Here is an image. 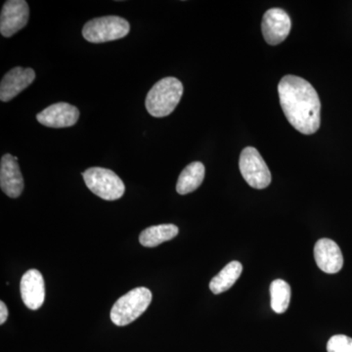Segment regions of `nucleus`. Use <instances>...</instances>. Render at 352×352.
Returning <instances> with one entry per match:
<instances>
[{
  "label": "nucleus",
  "mask_w": 352,
  "mask_h": 352,
  "mask_svg": "<svg viewBox=\"0 0 352 352\" xmlns=\"http://www.w3.org/2000/svg\"><path fill=\"white\" fill-rule=\"evenodd\" d=\"M280 103L289 124L310 135L320 127L321 103L315 88L296 76H285L278 85Z\"/></svg>",
  "instance_id": "1"
},
{
  "label": "nucleus",
  "mask_w": 352,
  "mask_h": 352,
  "mask_svg": "<svg viewBox=\"0 0 352 352\" xmlns=\"http://www.w3.org/2000/svg\"><path fill=\"white\" fill-rule=\"evenodd\" d=\"M182 94L183 85L179 80L173 76L164 78L148 92L146 109L153 117H166L175 110Z\"/></svg>",
  "instance_id": "2"
},
{
  "label": "nucleus",
  "mask_w": 352,
  "mask_h": 352,
  "mask_svg": "<svg viewBox=\"0 0 352 352\" xmlns=\"http://www.w3.org/2000/svg\"><path fill=\"white\" fill-rule=\"evenodd\" d=\"M152 302V293L145 287L131 289L116 302L111 310V320L119 327L129 325L141 316Z\"/></svg>",
  "instance_id": "3"
},
{
  "label": "nucleus",
  "mask_w": 352,
  "mask_h": 352,
  "mask_svg": "<svg viewBox=\"0 0 352 352\" xmlns=\"http://www.w3.org/2000/svg\"><path fill=\"white\" fill-rule=\"evenodd\" d=\"M131 25L124 18L105 16L88 21L82 29L83 38L91 43H103L126 38Z\"/></svg>",
  "instance_id": "4"
},
{
  "label": "nucleus",
  "mask_w": 352,
  "mask_h": 352,
  "mask_svg": "<svg viewBox=\"0 0 352 352\" xmlns=\"http://www.w3.org/2000/svg\"><path fill=\"white\" fill-rule=\"evenodd\" d=\"M82 176L87 188L103 200H119L126 191L122 180L108 168H87Z\"/></svg>",
  "instance_id": "5"
},
{
  "label": "nucleus",
  "mask_w": 352,
  "mask_h": 352,
  "mask_svg": "<svg viewBox=\"0 0 352 352\" xmlns=\"http://www.w3.org/2000/svg\"><path fill=\"white\" fill-rule=\"evenodd\" d=\"M239 168L245 182L254 189H264L271 183L267 164L254 147H247L241 153Z\"/></svg>",
  "instance_id": "6"
},
{
  "label": "nucleus",
  "mask_w": 352,
  "mask_h": 352,
  "mask_svg": "<svg viewBox=\"0 0 352 352\" xmlns=\"http://www.w3.org/2000/svg\"><path fill=\"white\" fill-rule=\"evenodd\" d=\"M292 23L286 11L280 8H271L266 11L261 23V31L266 43L277 45L288 38Z\"/></svg>",
  "instance_id": "7"
},
{
  "label": "nucleus",
  "mask_w": 352,
  "mask_h": 352,
  "mask_svg": "<svg viewBox=\"0 0 352 352\" xmlns=\"http://www.w3.org/2000/svg\"><path fill=\"white\" fill-rule=\"evenodd\" d=\"M30 8L24 0H9L3 4L0 17V32L10 38L29 22Z\"/></svg>",
  "instance_id": "8"
},
{
  "label": "nucleus",
  "mask_w": 352,
  "mask_h": 352,
  "mask_svg": "<svg viewBox=\"0 0 352 352\" xmlns=\"http://www.w3.org/2000/svg\"><path fill=\"white\" fill-rule=\"evenodd\" d=\"M78 118H80L78 109L64 102L53 104L36 116V120L39 124L53 127V129L75 126Z\"/></svg>",
  "instance_id": "9"
},
{
  "label": "nucleus",
  "mask_w": 352,
  "mask_h": 352,
  "mask_svg": "<svg viewBox=\"0 0 352 352\" xmlns=\"http://www.w3.org/2000/svg\"><path fill=\"white\" fill-rule=\"evenodd\" d=\"M36 80V73L31 68L16 67L2 78L0 83V100L8 102L15 98L23 90L30 87Z\"/></svg>",
  "instance_id": "10"
},
{
  "label": "nucleus",
  "mask_w": 352,
  "mask_h": 352,
  "mask_svg": "<svg viewBox=\"0 0 352 352\" xmlns=\"http://www.w3.org/2000/svg\"><path fill=\"white\" fill-rule=\"evenodd\" d=\"M314 258L317 266L328 274L339 272L344 266V256L339 245L327 238L317 241L314 247Z\"/></svg>",
  "instance_id": "11"
},
{
  "label": "nucleus",
  "mask_w": 352,
  "mask_h": 352,
  "mask_svg": "<svg viewBox=\"0 0 352 352\" xmlns=\"http://www.w3.org/2000/svg\"><path fill=\"white\" fill-rule=\"evenodd\" d=\"M0 186L10 198H18L24 190V178L15 157L4 155L0 164Z\"/></svg>",
  "instance_id": "12"
},
{
  "label": "nucleus",
  "mask_w": 352,
  "mask_h": 352,
  "mask_svg": "<svg viewBox=\"0 0 352 352\" xmlns=\"http://www.w3.org/2000/svg\"><path fill=\"white\" fill-rule=\"evenodd\" d=\"M21 296L25 307L36 310L43 305L45 285L41 273L36 270L27 271L21 280Z\"/></svg>",
  "instance_id": "13"
},
{
  "label": "nucleus",
  "mask_w": 352,
  "mask_h": 352,
  "mask_svg": "<svg viewBox=\"0 0 352 352\" xmlns=\"http://www.w3.org/2000/svg\"><path fill=\"white\" fill-rule=\"evenodd\" d=\"M205 166L200 162H194L188 164L182 173H180L177 183H176V191L180 195H187L192 193L201 186L205 178Z\"/></svg>",
  "instance_id": "14"
},
{
  "label": "nucleus",
  "mask_w": 352,
  "mask_h": 352,
  "mask_svg": "<svg viewBox=\"0 0 352 352\" xmlns=\"http://www.w3.org/2000/svg\"><path fill=\"white\" fill-rule=\"evenodd\" d=\"M178 227L175 224H161L145 229L139 236V242L144 247L155 248L173 240L178 235Z\"/></svg>",
  "instance_id": "15"
},
{
  "label": "nucleus",
  "mask_w": 352,
  "mask_h": 352,
  "mask_svg": "<svg viewBox=\"0 0 352 352\" xmlns=\"http://www.w3.org/2000/svg\"><path fill=\"white\" fill-rule=\"evenodd\" d=\"M243 266L239 261H231L227 264L217 276L212 278L210 283V289L214 295H219L223 292L228 291L236 283L241 274Z\"/></svg>",
  "instance_id": "16"
},
{
  "label": "nucleus",
  "mask_w": 352,
  "mask_h": 352,
  "mask_svg": "<svg viewBox=\"0 0 352 352\" xmlns=\"http://www.w3.org/2000/svg\"><path fill=\"white\" fill-rule=\"evenodd\" d=\"M291 287L284 280H274L270 285L271 307L278 314L287 311L291 300Z\"/></svg>",
  "instance_id": "17"
},
{
  "label": "nucleus",
  "mask_w": 352,
  "mask_h": 352,
  "mask_svg": "<svg viewBox=\"0 0 352 352\" xmlns=\"http://www.w3.org/2000/svg\"><path fill=\"white\" fill-rule=\"evenodd\" d=\"M328 352H352V339L344 335L333 336L327 344Z\"/></svg>",
  "instance_id": "18"
},
{
  "label": "nucleus",
  "mask_w": 352,
  "mask_h": 352,
  "mask_svg": "<svg viewBox=\"0 0 352 352\" xmlns=\"http://www.w3.org/2000/svg\"><path fill=\"white\" fill-rule=\"evenodd\" d=\"M7 318H8V309L6 303L3 302H0V324L6 323Z\"/></svg>",
  "instance_id": "19"
}]
</instances>
